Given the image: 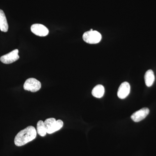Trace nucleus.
I'll return each instance as SVG.
<instances>
[{
	"label": "nucleus",
	"mask_w": 156,
	"mask_h": 156,
	"mask_svg": "<svg viewBox=\"0 0 156 156\" xmlns=\"http://www.w3.org/2000/svg\"><path fill=\"white\" fill-rule=\"evenodd\" d=\"M83 38L88 44H96L101 41V35L97 31L90 30L83 34Z\"/></svg>",
	"instance_id": "nucleus-3"
},
{
	"label": "nucleus",
	"mask_w": 156,
	"mask_h": 156,
	"mask_svg": "<svg viewBox=\"0 0 156 156\" xmlns=\"http://www.w3.org/2000/svg\"><path fill=\"white\" fill-rule=\"evenodd\" d=\"M0 30L2 31L7 32L9 30V25L4 11L0 9Z\"/></svg>",
	"instance_id": "nucleus-9"
},
{
	"label": "nucleus",
	"mask_w": 156,
	"mask_h": 156,
	"mask_svg": "<svg viewBox=\"0 0 156 156\" xmlns=\"http://www.w3.org/2000/svg\"><path fill=\"white\" fill-rule=\"evenodd\" d=\"M150 112V110L147 108H144L137 111L131 115V119L136 122H140L147 116Z\"/></svg>",
	"instance_id": "nucleus-7"
},
{
	"label": "nucleus",
	"mask_w": 156,
	"mask_h": 156,
	"mask_svg": "<svg viewBox=\"0 0 156 156\" xmlns=\"http://www.w3.org/2000/svg\"><path fill=\"white\" fill-rule=\"evenodd\" d=\"M130 89L131 87L129 83L127 82L122 83L118 89L117 93L118 97L121 99L126 98L130 93Z\"/></svg>",
	"instance_id": "nucleus-8"
},
{
	"label": "nucleus",
	"mask_w": 156,
	"mask_h": 156,
	"mask_svg": "<svg viewBox=\"0 0 156 156\" xmlns=\"http://www.w3.org/2000/svg\"><path fill=\"white\" fill-rule=\"evenodd\" d=\"M37 133L41 136H44L47 134V131L45 128L44 123L40 120L37 123Z\"/></svg>",
	"instance_id": "nucleus-12"
},
{
	"label": "nucleus",
	"mask_w": 156,
	"mask_h": 156,
	"mask_svg": "<svg viewBox=\"0 0 156 156\" xmlns=\"http://www.w3.org/2000/svg\"><path fill=\"white\" fill-rule=\"evenodd\" d=\"M154 80L155 76L154 72L152 70H148L146 72L144 75V81L147 87H151Z\"/></svg>",
	"instance_id": "nucleus-10"
},
{
	"label": "nucleus",
	"mask_w": 156,
	"mask_h": 156,
	"mask_svg": "<svg viewBox=\"0 0 156 156\" xmlns=\"http://www.w3.org/2000/svg\"><path fill=\"white\" fill-rule=\"evenodd\" d=\"M41 87V84L40 81L34 78H29L25 81L23 85V89L25 90L32 92L39 91Z\"/></svg>",
	"instance_id": "nucleus-4"
},
{
	"label": "nucleus",
	"mask_w": 156,
	"mask_h": 156,
	"mask_svg": "<svg viewBox=\"0 0 156 156\" xmlns=\"http://www.w3.org/2000/svg\"><path fill=\"white\" fill-rule=\"evenodd\" d=\"M44 125L47 133L49 134H52L58 131L63 126V122L61 120L56 121L54 118H50L45 120Z\"/></svg>",
	"instance_id": "nucleus-2"
},
{
	"label": "nucleus",
	"mask_w": 156,
	"mask_h": 156,
	"mask_svg": "<svg viewBox=\"0 0 156 156\" xmlns=\"http://www.w3.org/2000/svg\"><path fill=\"white\" fill-rule=\"evenodd\" d=\"M37 132L34 127L29 126L20 131L15 136L14 144L17 146L25 145L36 137Z\"/></svg>",
	"instance_id": "nucleus-1"
},
{
	"label": "nucleus",
	"mask_w": 156,
	"mask_h": 156,
	"mask_svg": "<svg viewBox=\"0 0 156 156\" xmlns=\"http://www.w3.org/2000/svg\"><path fill=\"white\" fill-rule=\"evenodd\" d=\"M31 30L36 35L40 37H45L49 34V30L41 24L36 23L31 27Z\"/></svg>",
	"instance_id": "nucleus-6"
},
{
	"label": "nucleus",
	"mask_w": 156,
	"mask_h": 156,
	"mask_svg": "<svg viewBox=\"0 0 156 156\" xmlns=\"http://www.w3.org/2000/svg\"><path fill=\"white\" fill-rule=\"evenodd\" d=\"M105 88L102 85H98L92 89V94L94 97L101 98L104 95Z\"/></svg>",
	"instance_id": "nucleus-11"
},
{
	"label": "nucleus",
	"mask_w": 156,
	"mask_h": 156,
	"mask_svg": "<svg viewBox=\"0 0 156 156\" xmlns=\"http://www.w3.org/2000/svg\"><path fill=\"white\" fill-rule=\"evenodd\" d=\"M18 52V50L17 49H15L10 53L3 55L0 58V60L2 62L5 64H11L13 63L19 59Z\"/></svg>",
	"instance_id": "nucleus-5"
}]
</instances>
